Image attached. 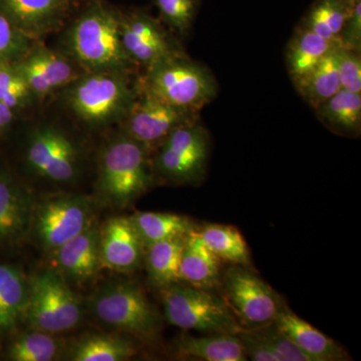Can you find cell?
<instances>
[{"mask_svg":"<svg viewBox=\"0 0 361 361\" xmlns=\"http://www.w3.org/2000/svg\"><path fill=\"white\" fill-rule=\"evenodd\" d=\"M121 11L104 0H89L63 35V52L85 73L137 70L120 37Z\"/></svg>","mask_w":361,"mask_h":361,"instance_id":"6da1fadb","label":"cell"},{"mask_svg":"<svg viewBox=\"0 0 361 361\" xmlns=\"http://www.w3.org/2000/svg\"><path fill=\"white\" fill-rule=\"evenodd\" d=\"M149 152L140 142L121 133L99 154L97 193L104 203L125 208L137 200L153 182Z\"/></svg>","mask_w":361,"mask_h":361,"instance_id":"7a4b0ae2","label":"cell"},{"mask_svg":"<svg viewBox=\"0 0 361 361\" xmlns=\"http://www.w3.org/2000/svg\"><path fill=\"white\" fill-rule=\"evenodd\" d=\"M137 96L132 75L121 73H82L63 90L68 110L92 128L122 123Z\"/></svg>","mask_w":361,"mask_h":361,"instance_id":"3957f363","label":"cell"},{"mask_svg":"<svg viewBox=\"0 0 361 361\" xmlns=\"http://www.w3.org/2000/svg\"><path fill=\"white\" fill-rule=\"evenodd\" d=\"M137 85L166 103L196 113L210 104L218 92L212 73L186 54L171 56L147 68Z\"/></svg>","mask_w":361,"mask_h":361,"instance_id":"277c9868","label":"cell"},{"mask_svg":"<svg viewBox=\"0 0 361 361\" xmlns=\"http://www.w3.org/2000/svg\"><path fill=\"white\" fill-rule=\"evenodd\" d=\"M84 319L80 297L54 269H44L28 278L25 320L30 329L58 334L77 329Z\"/></svg>","mask_w":361,"mask_h":361,"instance_id":"5b68a950","label":"cell"},{"mask_svg":"<svg viewBox=\"0 0 361 361\" xmlns=\"http://www.w3.org/2000/svg\"><path fill=\"white\" fill-rule=\"evenodd\" d=\"M97 322L142 341L160 334L161 318L144 291L130 282H113L102 287L90 300Z\"/></svg>","mask_w":361,"mask_h":361,"instance_id":"8992f818","label":"cell"},{"mask_svg":"<svg viewBox=\"0 0 361 361\" xmlns=\"http://www.w3.org/2000/svg\"><path fill=\"white\" fill-rule=\"evenodd\" d=\"M161 290L166 319L174 326L232 336L243 329L225 301L206 289L178 282Z\"/></svg>","mask_w":361,"mask_h":361,"instance_id":"52a82bcc","label":"cell"},{"mask_svg":"<svg viewBox=\"0 0 361 361\" xmlns=\"http://www.w3.org/2000/svg\"><path fill=\"white\" fill-rule=\"evenodd\" d=\"M94 201L80 194H58L35 201L30 237L52 253L92 225Z\"/></svg>","mask_w":361,"mask_h":361,"instance_id":"ba28073f","label":"cell"},{"mask_svg":"<svg viewBox=\"0 0 361 361\" xmlns=\"http://www.w3.org/2000/svg\"><path fill=\"white\" fill-rule=\"evenodd\" d=\"M210 140L199 118L173 130L157 148L153 169L164 179L191 184L203 179Z\"/></svg>","mask_w":361,"mask_h":361,"instance_id":"9c48e42d","label":"cell"},{"mask_svg":"<svg viewBox=\"0 0 361 361\" xmlns=\"http://www.w3.org/2000/svg\"><path fill=\"white\" fill-rule=\"evenodd\" d=\"M223 296L237 322L246 329H259L274 322L284 306L269 285L240 265L226 271Z\"/></svg>","mask_w":361,"mask_h":361,"instance_id":"30bf717a","label":"cell"},{"mask_svg":"<svg viewBox=\"0 0 361 361\" xmlns=\"http://www.w3.org/2000/svg\"><path fill=\"white\" fill-rule=\"evenodd\" d=\"M197 118L196 111L178 108L137 87V99L121 123L123 134L140 142L151 153L173 130Z\"/></svg>","mask_w":361,"mask_h":361,"instance_id":"8fae6325","label":"cell"},{"mask_svg":"<svg viewBox=\"0 0 361 361\" xmlns=\"http://www.w3.org/2000/svg\"><path fill=\"white\" fill-rule=\"evenodd\" d=\"M120 37L129 58L145 71L164 59L185 54L164 23L144 9L121 11Z\"/></svg>","mask_w":361,"mask_h":361,"instance_id":"7c38bea8","label":"cell"},{"mask_svg":"<svg viewBox=\"0 0 361 361\" xmlns=\"http://www.w3.org/2000/svg\"><path fill=\"white\" fill-rule=\"evenodd\" d=\"M28 168L35 175L54 183H70L80 169V154L61 130L44 126L33 130L25 151Z\"/></svg>","mask_w":361,"mask_h":361,"instance_id":"4fadbf2b","label":"cell"},{"mask_svg":"<svg viewBox=\"0 0 361 361\" xmlns=\"http://www.w3.org/2000/svg\"><path fill=\"white\" fill-rule=\"evenodd\" d=\"M14 63L35 99H39L65 89L85 73L63 51H54L42 40H35L25 56Z\"/></svg>","mask_w":361,"mask_h":361,"instance_id":"5bb4252c","label":"cell"},{"mask_svg":"<svg viewBox=\"0 0 361 361\" xmlns=\"http://www.w3.org/2000/svg\"><path fill=\"white\" fill-rule=\"evenodd\" d=\"M35 205L26 185L0 168V249L18 248L30 238Z\"/></svg>","mask_w":361,"mask_h":361,"instance_id":"9a60e30c","label":"cell"},{"mask_svg":"<svg viewBox=\"0 0 361 361\" xmlns=\"http://www.w3.org/2000/svg\"><path fill=\"white\" fill-rule=\"evenodd\" d=\"M80 0H0V11L32 40L61 30Z\"/></svg>","mask_w":361,"mask_h":361,"instance_id":"2e32d148","label":"cell"},{"mask_svg":"<svg viewBox=\"0 0 361 361\" xmlns=\"http://www.w3.org/2000/svg\"><path fill=\"white\" fill-rule=\"evenodd\" d=\"M145 251L130 217L111 218L99 229L102 267L118 273L134 272L142 265Z\"/></svg>","mask_w":361,"mask_h":361,"instance_id":"e0dca14e","label":"cell"},{"mask_svg":"<svg viewBox=\"0 0 361 361\" xmlns=\"http://www.w3.org/2000/svg\"><path fill=\"white\" fill-rule=\"evenodd\" d=\"M52 269L66 281L82 285L92 281L101 269L99 228L92 224L51 253Z\"/></svg>","mask_w":361,"mask_h":361,"instance_id":"ac0fdd59","label":"cell"},{"mask_svg":"<svg viewBox=\"0 0 361 361\" xmlns=\"http://www.w3.org/2000/svg\"><path fill=\"white\" fill-rule=\"evenodd\" d=\"M274 324L297 348L314 361L345 360V353L336 341L304 322L285 306L277 315Z\"/></svg>","mask_w":361,"mask_h":361,"instance_id":"d6986e66","label":"cell"},{"mask_svg":"<svg viewBox=\"0 0 361 361\" xmlns=\"http://www.w3.org/2000/svg\"><path fill=\"white\" fill-rule=\"evenodd\" d=\"M219 259L209 250L200 232L192 229L185 236L180 262V282L210 290L219 284Z\"/></svg>","mask_w":361,"mask_h":361,"instance_id":"ffe728a7","label":"cell"},{"mask_svg":"<svg viewBox=\"0 0 361 361\" xmlns=\"http://www.w3.org/2000/svg\"><path fill=\"white\" fill-rule=\"evenodd\" d=\"M28 278L18 266L0 263V339L25 320Z\"/></svg>","mask_w":361,"mask_h":361,"instance_id":"44dd1931","label":"cell"},{"mask_svg":"<svg viewBox=\"0 0 361 361\" xmlns=\"http://www.w3.org/2000/svg\"><path fill=\"white\" fill-rule=\"evenodd\" d=\"M339 44L308 28L297 26L286 49L287 70L293 84L310 73Z\"/></svg>","mask_w":361,"mask_h":361,"instance_id":"7402d4cb","label":"cell"},{"mask_svg":"<svg viewBox=\"0 0 361 361\" xmlns=\"http://www.w3.org/2000/svg\"><path fill=\"white\" fill-rule=\"evenodd\" d=\"M175 353L180 357L206 361H244L248 360L239 337L232 334L184 336L177 341Z\"/></svg>","mask_w":361,"mask_h":361,"instance_id":"603a6c76","label":"cell"},{"mask_svg":"<svg viewBox=\"0 0 361 361\" xmlns=\"http://www.w3.org/2000/svg\"><path fill=\"white\" fill-rule=\"evenodd\" d=\"M320 122L336 134L357 137L361 130V94L341 89L315 109Z\"/></svg>","mask_w":361,"mask_h":361,"instance_id":"cb8c5ba5","label":"cell"},{"mask_svg":"<svg viewBox=\"0 0 361 361\" xmlns=\"http://www.w3.org/2000/svg\"><path fill=\"white\" fill-rule=\"evenodd\" d=\"M137 353L133 342L113 334H89L71 343L68 360L73 361H125Z\"/></svg>","mask_w":361,"mask_h":361,"instance_id":"d4e9b609","label":"cell"},{"mask_svg":"<svg viewBox=\"0 0 361 361\" xmlns=\"http://www.w3.org/2000/svg\"><path fill=\"white\" fill-rule=\"evenodd\" d=\"M185 236L166 240L149 246L145 251L149 282L163 289L180 282V262Z\"/></svg>","mask_w":361,"mask_h":361,"instance_id":"484cf974","label":"cell"},{"mask_svg":"<svg viewBox=\"0 0 361 361\" xmlns=\"http://www.w3.org/2000/svg\"><path fill=\"white\" fill-rule=\"evenodd\" d=\"M130 218L145 249L158 242L186 236L193 229L191 221L177 214L137 212Z\"/></svg>","mask_w":361,"mask_h":361,"instance_id":"4316f807","label":"cell"},{"mask_svg":"<svg viewBox=\"0 0 361 361\" xmlns=\"http://www.w3.org/2000/svg\"><path fill=\"white\" fill-rule=\"evenodd\" d=\"M336 47L305 77L294 82L300 96L314 110L341 89L337 71Z\"/></svg>","mask_w":361,"mask_h":361,"instance_id":"83f0119b","label":"cell"},{"mask_svg":"<svg viewBox=\"0 0 361 361\" xmlns=\"http://www.w3.org/2000/svg\"><path fill=\"white\" fill-rule=\"evenodd\" d=\"M350 4L351 0H315L299 26L341 44V32Z\"/></svg>","mask_w":361,"mask_h":361,"instance_id":"f1b7e54d","label":"cell"},{"mask_svg":"<svg viewBox=\"0 0 361 361\" xmlns=\"http://www.w3.org/2000/svg\"><path fill=\"white\" fill-rule=\"evenodd\" d=\"M200 236L209 250L219 260L234 265L249 264V250L246 241L237 228L228 225H208Z\"/></svg>","mask_w":361,"mask_h":361,"instance_id":"f546056e","label":"cell"},{"mask_svg":"<svg viewBox=\"0 0 361 361\" xmlns=\"http://www.w3.org/2000/svg\"><path fill=\"white\" fill-rule=\"evenodd\" d=\"M61 350V342L54 334L30 329L9 343L6 357L13 361H52L58 360Z\"/></svg>","mask_w":361,"mask_h":361,"instance_id":"4dcf8cb0","label":"cell"},{"mask_svg":"<svg viewBox=\"0 0 361 361\" xmlns=\"http://www.w3.org/2000/svg\"><path fill=\"white\" fill-rule=\"evenodd\" d=\"M33 99L30 85L16 63H0V101L16 114L28 108Z\"/></svg>","mask_w":361,"mask_h":361,"instance_id":"1f68e13d","label":"cell"},{"mask_svg":"<svg viewBox=\"0 0 361 361\" xmlns=\"http://www.w3.org/2000/svg\"><path fill=\"white\" fill-rule=\"evenodd\" d=\"M160 20L179 35H187L198 13L200 0H154Z\"/></svg>","mask_w":361,"mask_h":361,"instance_id":"d6a6232c","label":"cell"},{"mask_svg":"<svg viewBox=\"0 0 361 361\" xmlns=\"http://www.w3.org/2000/svg\"><path fill=\"white\" fill-rule=\"evenodd\" d=\"M251 330L277 356L279 361H314L311 356L297 348L288 337L282 334L275 326L274 322Z\"/></svg>","mask_w":361,"mask_h":361,"instance_id":"836d02e7","label":"cell"},{"mask_svg":"<svg viewBox=\"0 0 361 361\" xmlns=\"http://www.w3.org/2000/svg\"><path fill=\"white\" fill-rule=\"evenodd\" d=\"M33 42L11 23L0 11V63L20 61L30 51Z\"/></svg>","mask_w":361,"mask_h":361,"instance_id":"e575fe53","label":"cell"},{"mask_svg":"<svg viewBox=\"0 0 361 361\" xmlns=\"http://www.w3.org/2000/svg\"><path fill=\"white\" fill-rule=\"evenodd\" d=\"M336 65L341 89L361 94L360 51L339 44L336 47Z\"/></svg>","mask_w":361,"mask_h":361,"instance_id":"d590c367","label":"cell"},{"mask_svg":"<svg viewBox=\"0 0 361 361\" xmlns=\"http://www.w3.org/2000/svg\"><path fill=\"white\" fill-rule=\"evenodd\" d=\"M341 44L348 49H361V0H351L348 18L341 32Z\"/></svg>","mask_w":361,"mask_h":361,"instance_id":"8d00e7d4","label":"cell"},{"mask_svg":"<svg viewBox=\"0 0 361 361\" xmlns=\"http://www.w3.org/2000/svg\"><path fill=\"white\" fill-rule=\"evenodd\" d=\"M239 337L247 357L254 361H279L277 356L253 334L251 329H242Z\"/></svg>","mask_w":361,"mask_h":361,"instance_id":"74e56055","label":"cell"},{"mask_svg":"<svg viewBox=\"0 0 361 361\" xmlns=\"http://www.w3.org/2000/svg\"><path fill=\"white\" fill-rule=\"evenodd\" d=\"M14 115L16 113L0 101V135L6 132L9 126L13 123Z\"/></svg>","mask_w":361,"mask_h":361,"instance_id":"f35d334b","label":"cell"}]
</instances>
